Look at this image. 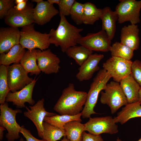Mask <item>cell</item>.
<instances>
[{
	"label": "cell",
	"mask_w": 141,
	"mask_h": 141,
	"mask_svg": "<svg viewBox=\"0 0 141 141\" xmlns=\"http://www.w3.org/2000/svg\"><path fill=\"white\" fill-rule=\"evenodd\" d=\"M66 137L70 141H82L85 131L84 124L74 120L66 124L64 126Z\"/></svg>",
	"instance_id": "d4e9b609"
},
{
	"label": "cell",
	"mask_w": 141,
	"mask_h": 141,
	"mask_svg": "<svg viewBox=\"0 0 141 141\" xmlns=\"http://www.w3.org/2000/svg\"><path fill=\"white\" fill-rule=\"evenodd\" d=\"M20 31L12 27L0 28V54L8 52L14 46L20 44Z\"/></svg>",
	"instance_id": "2e32d148"
},
{
	"label": "cell",
	"mask_w": 141,
	"mask_h": 141,
	"mask_svg": "<svg viewBox=\"0 0 141 141\" xmlns=\"http://www.w3.org/2000/svg\"><path fill=\"white\" fill-rule=\"evenodd\" d=\"M7 79V67L0 66V104L4 103L6 96L10 92Z\"/></svg>",
	"instance_id": "4dcf8cb0"
},
{
	"label": "cell",
	"mask_w": 141,
	"mask_h": 141,
	"mask_svg": "<svg viewBox=\"0 0 141 141\" xmlns=\"http://www.w3.org/2000/svg\"><path fill=\"white\" fill-rule=\"evenodd\" d=\"M139 32V29L137 25L124 26L121 29L120 42L134 51L137 50L140 42Z\"/></svg>",
	"instance_id": "d6986e66"
},
{
	"label": "cell",
	"mask_w": 141,
	"mask_h": 141,
	"mask_svg": "<svg viewBox=\"0 0 141 141\" xmlns=\"http://www.w3.org/2000/svg\"><path fill=\"white\" fill-rule=\"evenodd\" d=\"M61 141H70L67 138L66 136L64 137L63 139L61 140Z\"/></svg>",
	"instance_id": "ee69618b"
},
{
	"label": "cell",
	"mask_w": 141,
	"mask_h": 141,
	"mask_svg": "<svg viewBox=\"0 0 141 141\" xmlns=\"http://www.w3.org/2000/svg\"><path fill=\"white\" fill-rule=\"evenodd\" d=\"M44 99L42 98L33 105L29 106L30 108L26 106L27 110L24 113V116L33 122L36 128L38 136L42 138L43 131V123L45 117L57 114L46 111L44 107Z\"/></svg>",
	"instance_id": "4fadbf2b"
},
{
	"label": "cell",
	"mask_w": 141,
	"mask_h": 141,
	"mask_svg": "<svg viewBox=\"0 0 141 141\" xmlns=\"http://www.w3.org/2000/svg\"><path fill=\"white\" fill-rule=\"evenodd\" d=\"M37 50L35 49L26 51L20 63L30 75H37L40 73L37 64Z\"/></svg>",
	"instance_id": "cb8c5ba5"
},
{
	"label": "cell",
	"mask_w": 141,
	"mask_h": 141,
	"mask_svg": "<svg viewBox=\"0 0 141 141\" xmlns=\"http://www.w3.org/2000/svg\"><path fill=\"white\" fill-rule=\"evenodd\" d=\"M20 133L23 135L27 141H46L42 139H38L34 137L30 131L26 128L24 125L21 126Z\"/></svg>",
	"instance_id": "d590c367"
},
{
	"label": "cell",
	"mask_w": 141,
	"mask_h": 141,
	"mask_svg": "<svg viewBox=\"0 0 141 141\" xmlns=\"http://www.w3.org/2000/svg\"><path fill=\"white\" fill-rule=\"evenodd\" d=\"M47 1L51 4L53 5V4H56L58 5L60 2V0H48Z\"/></svg>",
	"instance_id": "ab89813d"
},
{
	"label": "cell",
	"mask_w": 141,
	"mask_h": 141,
	"mask_svg": "<svg viewBox=\"0 0 141 141\" xmlns=\"http://www.w3.org/2000/svg\"><path fill=\"white\" fill-rule=\"evenodd\" d=\"M81 116V113L74 115H58L57 114L52 116H46L45 117L44 121L53 126L64 129L65 125L69 122L76 120L81 122L82 121Z\"/></svg>",
	"instance_id": "f1b7e54d"
},
{
	"label": "cell",
	"mask_w": 141,
	"mask_h": 141,
	"mask_svg": "<svg viewBox=\"0 0 141 141\" xmlns=\"http://www.w3.org/2000/svg\"><path fill=\"white\" fill-rule=\"evenodd\" d=\"M25 0H15V3L17 5L23 2Z\"/></svg>",
	"instance_id": "b9f144b4"
},
{
	"label": "cell",
	"mask_w": 141,
	"mask_h": 141,
	"mask_svg": "<svg viewBox=\"0 0 141 141\" xmlns=\"http://www.w3.org/2000/svg\"><path fill=\"white\" fill-rule=\"evenodd\" d=\"M116 141H122L121 140V139H120L119 138H117Z\"/></svg>",
	"instance_id": "f6af8a7d"
},
{
	"label": "cell",
	"mask_w": 141,
	"mask_h": 141,
	"mask_svg": "<svg viewBox=\"0 0 141 141\" xmlns=\"http://www.w3.org/2000/svg\"><path fill=\"white\" fill-rule=\"evenodd\" d=\"M33 4L28 2L26 8L18 11L13 7L4 18L5 23L9 27H23L34 23L33 17L34 8Z\"/></svg>",
	"instance_id": "7c38bea8"
},
{
	"label": "cell",
	"mask_w": 141,
	"mask_h": 141,
	"mask_svg": "<svg viewBox=\"0 0 141 141\" xmlns=\"http://www.w3.org/2000/svg\"><path fill=\"white\" fill-rule=\"evenodd\" d=\"M134 50L120 42H116L111 45L109 51L111 56L131 60L134 55Z\"/></svg>",
	"instance_id": "f546056e"
},
{
	"label": "cell",
	"mask_w": 141,
	"mask_h": 141,
	"mask_svg": "<svg viewBox=\"0 0 141 141\" xmlns=\"http://www.w3.org/2000/svg\"><path fill=\"white\" fill-rule=\"evenodd\" d=\"M43 0H32L31 1L32 2H36L37 4L39 3L42 1H43Z\"/></svg>",
	"instance_id": "7bdbcfd3"
},
{
	"label": "cell",
	"mask_w": 141,
	"mask_h": 141,
	"mask_svg": "<svg viewBox=\"0 0 141 141\" xmlns=\"http://www.w3.org/2000/svg\"><path fill=\"white\" fill-rule=\"evenodd\" d=\"M120 84L128 103L138 101L139 92L140 86L131 74L124 78Z\"/></svg>",
	"instance_id": "44dd1931"
},
{
	"label": "cell",
	"mask_w": 141,
	"mask_h": 141,
	"mask_svg": "<svg viewBox=\"0 0 141 141\" xmlns=\"http://www.w3.org/2000/svg\"><path fill=\"white\" fill-rule=\"evenodd\" d=\"M141 104L138 102L128 103L114 118L116 123L122 125L133 118L141 117Z\"/></svg>",
	"instance_id": "7402d4cb"
},
{
	"label": "cell",
	"mask_w": 141,
	"mask_h": 141,
	"mask_svg": "<svg viewBox=\"0 0 141 141\" xmlns=\"http://www.w3.org/2000/svg\"><path fill=\"white\" fill-rule=\"evenodd\" d=\"M19 141H25V140L23 138H21L20 139Z\"/></svg>",
	"instance_id": "bcb514c9"
},
{
	"label": "cell",
	"mask_w": 141,
	"mask_h": 141,
	"mask_svg": "<svg viewBox=\"0 0 141 141\" xmlns=\"http://www.w3.org/2000/svg\"><path fill=\"white\" fill-rule=\"evenodd\" d=\"M59 13L53 5L50 4L47 1H43L37 4L34 8L33 17L34 23L39 25H44Z\"/></svg>",
	"instance_id": "ac0fdd59"
},
{
	"label": "cell",
	"mask_w": 141,
	"mask_h": 141,
	"mask_svg": "<svg viewBox=\"0 0 141 141\" xmlns=\"http://www.w3.org/2000/svg\"><path fill=\"white\" fill-rule=\"evenodd\" d=\"M26 52L25 49L20 44L14 46L7 53L0 54V65L8 67L12 63H20Z\"/></svg>",
	"instance_id": "603a6c76"
},
{
	"label": "cell",
	"mask_w": 141,
	"mask_h": 141,
	"mask_svg": "<svg viewBox=\"0 0 141 141\" xmlns=\"http://www.w3.org/2000/svg\"><path fill=\"white\" fill-rule=\"evenodd\" d=\"M119 1L115 10L118 16V23L129 21L131 24L136 25L140 22L141 0H120Z\"/></svg>",
	"instance_id": "52a82bcc"
},
{
	"label": "cell",
	"mask_w": 141,
	"mask_h": 141,
	"mask_svg": "<svg viewBox=\"0 0 141 141\" xmlns=\"http://www.w3.org/2000/svg\"><path fill=\"white\" fill-rule=\"evenodd\" d=\"M132 77L141 86V61L138 60L132 62L131 73Z\"/></svg>",
	"instance_id": "d6a6232c"
},
{
	"label": "cell",
	"mask_w": 141,
	"mask_h": 141,
	"mask_svg": "<svg viewBox=\"0 0 141 141\" xmlns=\"http://www.w3.org/2000/svg\"><path fill=\"white\" fill-rule=\"evenodd\" d=\"M138 101L141 104V86L140 87L139 92Z\"/></svg>",
	"instance_id": "60d3db41"
},
{
	"label": "cell",
	"mask_w": 141,
	"mask_h": 141,
	"mask_svg": "<svg viewBox=\"0 0 141 141\" xmlns=\"http://www.w3.org/2000/svg\"><path fill=\"white\" fill-rule=\"evenodd\" d=\"M14 0H0V18H4L9 11L15 5Z\"/></svg>",
	"instance_id": "e575fe53"
},
{
	"label": "cell",
	"mask_w": 141,
	"mask_h": 141,
	"mask_svg": "<svg viewBox=\"0 0 141 141\" xmlns=\"http://www.w3.org/2000/svg\"><path fill=\"white\" fill-rule=\"evenodd\" d=\"M87 96V93L76 91L74 84L70 83L63 90L53 109L61 115H77L82 111Z\"/></svg>",
	"instance_id": "6da1fadb"
},
{
	"label": "cell",
	"mask_w": 141,
	"mask_h": 141,
	"mask_svg": "<svg viewBox=\"0 0 141 141\" xmlns=\"http://www.w3.org/2000/svg\"><path fill=\"white\" fill-rule=\"evenodd\" d=\"M0 109V126L7 131L6 138L8 141H14L19 138L21 127L16 122V117L17 114L21 113L22 110L13 109L8 107L7 102L1 104Z\"/></svg>",
	"instance_id": "8992f818"
},
{
	"label": "cell",
	"mask_w": 141,
	"mask_h": 141,
	"mask_svg": "<svg viewBox=\"0 0 141 141\" xmlns=\"http://www.w3.org/2000/svg\"><path fill=\"white\" fill-rule=\"evenodd\" d=\"M104 57L103 54L96 53L90 55L79 67L76 75L77 79L80 81L90 79L95 73L99 69V63Z\"/></svg>",
	"instance_id": "e0dca14e"
},
{
	"label": "cell",
	"mask_w": 141,
	"mask_h": 141,
	"mask_svg": "<svg viewBox=\"0 0 141 141\" xmlns=\"http://www.w3.org/2000/svg\"><path fill=\"white\" fill-rule=\"evenodd\" d=\"M43 133L42 139L46 141H57L62 137L66 136L64 129L44 121L43 123Z\"/></svg>",
	"instance_id": "83f0119b"
},
{
	"label": "cell",
	"mask_w": 141,
	"mask_h": 141,
	"mask_svg": "<svg viewBox=\"0 0 141 141\" xmlns=\"http://www.w3.org/2000/svg\"><path fill=\"white\" fill-rule=\"evenodd\" d=\"M84 125L85 131L94 135L102 133L112 134L119 132L118 125L114 118L110 116L90 117Z\"/></svg>",
	"instance_id": "9c48e42d"
},
{
	"label": "cell",
	"mask_w": 141,
	"mask_h": 141,
	"mask_svg": "<svg viewBox=\"0 0 141 141\" xmlns=\"http://www.w3.org/2000/svg\"><path fill=\"white\" fill-rule=\"evenodd\" d=\"M82 141H104L100 135H94L89 133H87L85 131L83 134Z\"/></svg>",
	"instance_id": "8d00e7d4"
},
{
	"label": "cell",
	"mask_w": 141,
	"mask_h": 141,
	"mask_svg": "<svg viewBox=\"0 0 141 141\" xmlns=\"http://www.w3.org/2000/svg\"><path fill=\"white\" fill-rule=\"evenodd\" d=\"M84 4L75 1L71 8L70 15L72 19L77 25L83 24Z\"/></svg>",
	"instance_id": "1f68e13d"
},
{
	"label": "cell",
	"mask_w": 141,
	"mask_h": 141,
	"mask_svg": "<svg viewBox=\"0 0 141 141\" xmlns=\"http://www.w3.org/2000/svg\"><path fill=\"white\" fill-rule=\"evenodd\" d=\"M111 78V76L103 69L100 70L94 78L87 93L85 103L81 112L83 118H90L91 115L97 113L94 109L99 94L102 90H104Z\"/></svg>",
	"instance_id": "3957f363"
},
{
	"label": "cell",
	"mask_w": 141,
	"mask_h": 141,
	"mask_svg": "<svg viewBox=\"0 0 141 141\" xmlns=\"http://www.w3.org/2000/svg\"><path fill=\"white\" fill-rule=\"evenodd\" d=\"M132 62L131 60L111 56L103 63L102 66L114 81L120 83L124 78L131 74Z\"/></svg>",
	"instance_id": "ba28073f"
},
{
	"label": "cell",
	"mask_w": 141,
	"mask_h": 141,
	"mask_svg": "<svg viewBox=\"0 0 141 141\" xmlns=\"http://www.w3.org/2000/svg\"><path fill=\"white\" fill-rule=\"evenodd\" d=\"M20 33V44L28 50L38 48L44 50L48 49L50 44L49 34L36 31L33 24L22 27Z\"/></svg>",
	"instance_id": "277c9868"
},
{
	"label": "cell",
	"mask_w": 141,
	"mask_h": 141,
	"mask_svg": "<svg viewBox=\"0 0 141 141\" xmlns=\"http://www.w3.org/2000/svg\"><path fill=\"white\" fill-rule=\"evenodd\" d=\"M77 43L92 51L106 52L109 51L111 40L106 32L102 30L97 32L81 36Z\"/></svg>",
	"instance_id": "30bf717a"
},
{
	"label": "cell",
	"mask_w": 141,
	"mask_h": 141,
	"mask_svg": "<svg viewBox=\"0 0 141 141\" xmlns=\"http://www.w3.org/2000/svg\"><path fill=\"white\" fill-rule=\"evenodd\" d=\"M28 0H25L23 2L15 5L14 8L16 10L21 11L24 9L27 6Z\"/></svg>",
	"instance_id": "74e56055"
},
{
	"label": "cell",
	"mask_w": 141,
	"mask_h": 141,
	"mask_svg": "<svg viewBox=\"0 0 141 141\" xmlns=\"http://www.w3.org/2000/svg\"><path fill=\"white\" fill-rule=\"evenodd\" d=\"M75 1V0H60L58 5L59 14L65 16L70 15L71 8Z\"/></svg>",
	"instance_id": "836d02e7"
},
{
	"label": "cell",
	"mask_w": 141,
	"mask_h": 141,
	"mask_svg": "<svg viewBox=\"0 0 141 141\" xmlns=\"http://www.w3.org/2000/svg\"><path fill=\"white\" fill-rule=\"evenodd\" d=\"M101 92V103L107 105L111 113L114 114L121 107L128 103L126 97L122 90L119 83L114 81L107 83L104 89Z\"/></svg>",
	"instance_id": "5b68a950"
},
{
	"label": "cell",
	"mask_w": 141,
	"mask_h": 141,
	"mask_svg": "<svg viewBox=\"0 0 141 141\" xmlns=\"http://www.w3.org/2000/svg\"><path fill=\"white\" fill-rule=\"evenodd\" d=\"M84 4L83 24L92 25L100 19L102 9L98 8L93 3L87 2Z\"/></svg>",
	"instance_id": "4316f807"
},
{
	"label": "cell",
	"mask_w": 141,
	"mask_h": 141,
	"mask_svg": "<svg viewBox=\"0 0 141 141\" xmlns=\"http://www.w3.org/2000/svg\"><path fill=\"white\" fill-rule=\"evenodd\" d=\"M137 141H141V138Z\"/></svg>",
	"instance_id": "7dc6e473"
},
{
	"label": "cell",
	"mask_w": 141,
	"mask_h": 141,
	"mask_svg": "<svg viewBox=\"0 0 141 141\" xmlns=\"http://www.w3.org/2000/svg\"><path fill=\"white\" fill-rule=\"evenodd\" d=\"M118 18L116 11H112L110 7H106L102 9L100 19L102 21V30L106 32L111 40L115 35Z\"/></svg>",
	"instance_id": "ffe728a7"
},
{
	"label": "cell",
	"mask_w": 141,
	"mask_h": 141,
	"mask_svg": "<svg viewBox=\"0 0 141 141\" xmlns=\"http://www.w3.org/2000/svg\"><path fill=\"white\" fill-rule=\"evenodd\" d=\"M36 53L37 65L40 71L48 74L59 72L60 60L50 49L37 50Z\"/></svg>",
	"instance_id": "5bb4252c"
},
{
	"label": "cell",
	"mask_w": 141,
	"mask_h": 141,
	"mask_svg": "<svg viewBox=\"0 0 141 141\" xmlns=\"http://www.w3.org/2000/svg\"><path fill=\"white\" fill-rule=\"evenodd\" d=\"M34 79L33 81L21 90L14 92L10 91L5 99L7 102H11L18 108H25V103L27 102L31 105L34 104L35 101L32 98L33 89L38 79Z\"/></svg>",
	"instance_id": "9a60e30c"
},
{
	"label": "cell",
	"mask_w": 141,
	"mask_h": 141,
	"mask_svg": "<svg viewBox=\"0 0 141 141\" xmlns=\"http://www.w3.org/2000/svg\"><path fill=\"white\" fill-rule=\"evenodd\" d=\"M67 56L73 58L80 66L92 54L93 51L82 45L70 47L66 50Z\"/></svg>",
	"instance_id": "484cf974"
},
{
	"label": "cell",
	"mask_w": 141,
	"mask_h": 141,
	"mask_svg": "<svg viewBox=\"0 0 141 141\" xmlns=\"http://www.w3.org/2000/svg\"><path fill=\"white\" fill-rule=\"evenodd\" d=\"M6 129L1 126H0V140L1 141L3 138L4 131Z\"/></svg>",
	"instance_id": "f35d334b"
},
{
	"label": "cell",
	"mask_w": 141,
	"mask_h": 141,
	"mask_svg": "<svg viewBox=\"0 0 141 141\" xmlns=\"http://www.w3.org/2000/svg\"><path fill=\"white\" fill-rule=\"evenodd\" d=\"M28 73L20 63L8 66V82L10 91L20 90L32 82L34 79L29 77Z\"/></svg>",
	"instance_id": "8fae6325"
},
{
	"label": "cell",
	"mask_w": 141,
	"mask_h": 141,
	"mask_svg": "<svg viewBox=\"0 0 141 141\" xmlns=\"http://www.w3.org/2000/svg\"><path fill=\"white\" fill-rule=\"evenodd\" d=\"M60 20L57 28L51 29L49 33L50 44L60 46L61 51L65 52L69 48L76 45L81 37L80 33L82 28H78L70 24L65 16L59 14Z\"/></svg>",
	"instance_id": "7a4b0ae2"
}]
</instances>
